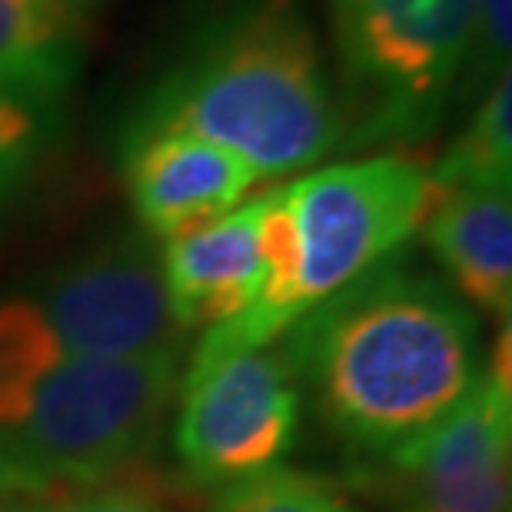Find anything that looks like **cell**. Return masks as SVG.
<instances>
[{"instance_id":"obj_1","label":"cell","mask_w":512,"mask_h":512,"mask_svg":"<svg viewBox=\"0 0 512 512\" xmlns=\"http://www.w3.org/2000/svg\"><path fill=\"white\" fill-rule=\"evenodd\" d=\"M280 340L333 436L386 463L423 443L483 376L469 303L393 256L310 306Z\"/></svg>"},{"instance_id":"obj_2","label":"cell","mask_w":512,"mask_h":512,"mask_svg":"<svg viewBox=\"0 0 512 512\" xmlns=\"http://www.w3.org/2000/svg\"><path fill=\"white\" fill-rule=\"evenodd\" d=\"M190 133L263 177L330 157L346 137L343 100L296 0H240L183 47L133 104L120 147Z\"/></svg>"},{"instance_id":"obj_3","label":"cell","mask_w":512,"mask_h":512,"mask_svg":"<svg viewBox=\"0 0 512 512\" xmlns=\"http://www.w3.org/2000/svg\"><path fill=\"white\" fill-rule=\"evenodd\" d=\"M180 350L70 360L0 426V493L90 489L140 459L180 389Z\"/></svg>"},{"instance_id":"obj_4","label":"cell","mask_w":512,"mask_h":512,"mask_svg":"<svg viewBox=\"0 0 512 512\" xmlns=\"http://www.w3.org/2000/svg\"><path fill=\"white\" fill-rule=\"evenodd\" d=\"M479 0H330L353 143L423 140L443 120Z\"/></svg>"},{"instance_id":"obj_5","label":"cell","mask_w":512,"mask_h":512,"mask_svg":"<svg viewBox=\"0 0 512 512\" xmlns=\"http://www.w3.org/2000/svg\"><path fill=\"white\" fill-rule=\"evenodd\" d=\"M173 439L203 486H237L270 473L300 436L303 393L280 346H197L180 376Z\"/></svg>"},{"instance_id":"obj_6","label":"cell","mask_w":512,"mask_h":512,"mask_svg":"<svg viewBox=\"0 0 512 512\" xmlns=\"http://www.w3.org/2000/svg\"><path fill=\"white\" fill-rule=\"evenodd\" d=\"M286 200L300 243L296 300L303 316L403 247L423 227L436 187L426 167L380 153L316 170L290 183Z\"/></svg>"},{"instance_id":"obj_7","label":"cell","mask_w":512,"mask_h":512,"mask_svg":"<svg viewBox=\"0 0 512 512\" xmlns=\"http://www.w3.org/2000/svg\"><path fill=\"white\" fill-rule=\"evenodd\" d=\"M27 296L44 313L70 360H120L180 350L160 256L143 230L100 240L57 266L37 293Z\"/></svg>"},{"instance_id":"obj_8","label":"cell","mask_w":512,"mask_h":512,"mask_svg":"<svg viewBox=\"0 0 512 512\" xmlns=\"http://www.w3.org/2000/svg\"><path fill=\"white\" fill-rule=\"evenodd\" d=\"M512 383L479 376L463 403L393 463L403 512H509Z\"/></svg>"},{"instance_id":"obj_9","label":"cell","mask_w":512,"mask_h":512,"mask_svg":"<svg viewBox=\"0 0 512 512\" xmlns=\"http://www.w3.org/2000/svg\"><path fill=\"white\" fill-rule=\"evenodd\" d=\"M130 207L150 240H177L227 217L260 173L237 153L190 133H157L120 147Z\"/></svg>"},{"instance_id":"obj_10","label":"cell","mask_w":512,"mask_h":512,"mask_svg":"<svg viewBox=\"0 0 512 512\" xmlns=\"http://www.w3.org/2000/svg\"><path fill=\"white\" fill-rule=\"evenodd\" d=\"M260 217L263 197H256L207 227L167 240L160 273L180 333L220 326L260 300L266 280Z\"/></svg>"},{"instance_id":"obj_11","label":"cell","mask_w":512,"mask_h":512,"mask_svg":"<svg viewBox=\"0 0 512 512\" xmlns=\"http://www.w3.org/2000/svg\"><path fill=\"white\" fill-rule=\"evenodd\" d=\"M104 0H0V90L54 117L84 70Z\"/></svg>"},{"instance_id":"obj_12","label":"cell","mask_w":512,"mask_h":512,"mask_svg":"<svg viewBox=\"0 0 512 512\" xmlns=\"http://www.w3.org/2000/svg\"><path fill=\"white\" fill-rule=\"evenodd\" d=\"M426 243L466 303L509 320L512 310V197L509 187L436 190Z\"/></svg>"},{"instance_id":"obj_13","label":"cell","mask_w":512,"mask_h":512,"mask_svg":"<svg viewBox=\"0 0 512 512\" xmlns=\"http://www.w3.org/2000/svg\"><path fill=\"white\" fill-rule=\"evenodd\" d=\"M67 363V350L30 296L0 303V426L14 423L37 389Z\"/></svg>"},{"instance_id":"obj_14","label":"cell","mask_w":512,"mask_h":512,"mask_svg":"<svg viewBox=\"0 0 512 512\" xmlns=\"http://www.w3.org/2000/svg\"><path fill=\"white\" fill-rule=\"evenodd\" d=\"M512 177V80L499 77L479 100L469 127L429 170L436 190L509 187Z\"/></svg>"},{"instance_id":"obj_15","label":"cell","mask_w":512,"mask_h":512,"mask_svg":"<svg viewBox=\"0 0 512 512\" xmlns=\"http://www.w3.org/2000/svg\"><path fill=\"white\" fill-rule=\"evenodd\" d=\"M210 512H360L336 493L333 486L293 469H270L227 486Z\"/></svg>"},{"instance_id":"obj_16","label":"cell","mask_w":512,"mask_h":512,"mask_svg":"<svg viewBox=\"0 0 512 512\" xmlns=\"http://www.w3.org/2000/svg\"><path fill=\"white\" fill-rule=\"evenodd\" d=\"M50 114L0 90V207L20 190L47 147Z\"/></svg>"},{"instance_id":"obj_17","label":"cell","mask_w":512,"mask_h":512,"mask_svg":"<svg viewBox=\"0 0 512 512\" xmlns=\"http://www.w3.org/2000/svg\"><path fill=\"white\" fill-rule=\"evenodd\" d=\"M509 37H512V0H479L469 24L463 64L456 84L466 90L493 87L509 74Z\"/></svg>"},{"instance_id":"obj_18","label":"cell","mask_w":512,"mask_h":512,"mask_svg":"<svg viewBox=\"0 0 512 512\" xmlns=\"http://www.w3.org/2000/svg\"><path fill=\"white\" fill-rule=\"evenodd\" d=\"M27 512H157L147 503L133 499L127 493H90L77 499H60V503H44Z\"/></svg>"}]
</instances>
